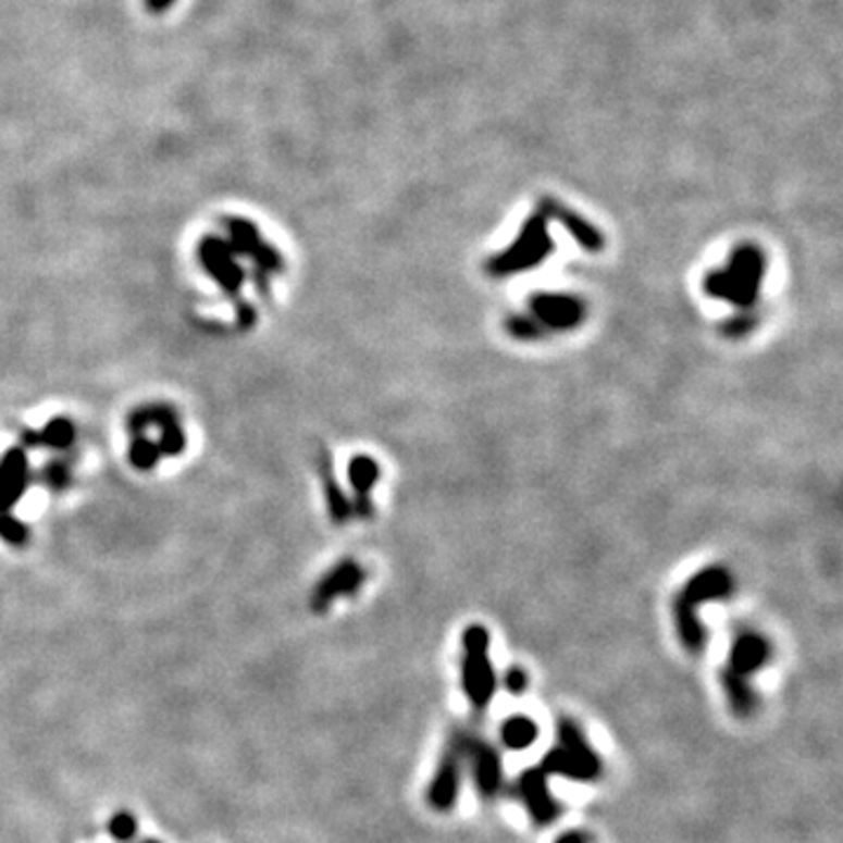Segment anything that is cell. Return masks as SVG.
<instances>
[{
	"instance_id": "cell-11",
	"label": "cell",
	"mask_w": 843,
	"mask_h": 843,
	"mask_svg": "<svg viewBox=\"0 0 843 843\" xmlns=\"http://www.w3.org/2000/svg\"><path fill=\"white\" fill-rule=\"evenodd\" d=\"M771 654H773V647L769 640H766L761 633L745 631L733 640L727 670L749 680L757 670H761L771 661Z\"/></svg>"
},
{
	"instance_id": "cell-13",
	"label": "cell",
	"mask_w": 843,
	"mask_h": 843,
	"mask_svg": "<svg viewBox=\"0 0 843 843\" xmlns=\"http://www.w3.org/2000/svg\"><path fill=\"white\" fill-rule=\"evenodd\" d=\"M722 686H724V696H727L729 708L735 717L749 719L757 712L759 696L747 678H741V674H733L731 670L724 668L722 670Z\"/></svg>"
},
{
	"instance_id": "cell-16",
	"label": "cell",
	"mask_w": 843,
	"mask_h": 843,
	"mask_svg": "<svg viewBox=\"0 0 843 843\" xmlns=\"http://www.w3.org/2000/svg\"><path fill=\"white\" fill-rule=\"evenodd\" d=\"M504 328L520 343H536V340H544L546 335H550L532 314H511L506 319Z\"/></svg>"
},
{
	"instance_id": "cell-17",
	"label": "cell",
	"mask_w": 843,
	"mask_h": 843,
	"mask_svg": "<svg viewBox=\"0 0 843 843\" xmlns=\"http://www.w3.org/2000/svg\"><path fill=\"white\" fill-rule=\"evenodd\" d=\"M757 324H759V314L755 310H741V314H735L722 326V335L731 337V340H741V337L753 333Z\"/></svg>"
},
{
	"instance_id": "cell-4",
	"label": "cell",
	"mask_w": 843,
	"mask_h": 843,
	"mask_svg": "<svg viewBox=\"0 0 843 843\" xmlns=\"http://www.w3.org/2000/svg\"><path fill=\"white\" fill-rule=\"evenodd\" d=\"M467 735L469 733H455L448 741L434 780L429 783L426 802L434 810H438V814H448L457 804L459 788H462V769L467 764Z\"/></svg>"
},
{
	"instance_id": "cell-9",
	"label": "cell",
	"mask_w": 843,
	"mask_h": 843,
	"mask_svg": "<svg viewBox=\"0 0 843 843\" xmlns=\"http://www.w3.org/2000/svg\"><path fill=\"white\" fill-rule=\"evenodd\" d=\"M467 764L473 769V780L483 799H495V796L504 788V771H501V757L497 749L476 739V735H467Z\"/></svg>"
},
{
	"instance_id": "cell-1",
	"label": "cell",
	"mask_w": 843,
	"mask_h": 843,
	"mask_svg": "<svg viewBox=\"0 0 843 843\" xmlns=\"http://www.w3.org/2000/svg\"><path fill=\"white\" fill-rule=\"evenodd\" d=\"M766 274V256L757 244H739L722 270L705 274L703 288L710 298L727 300L739 310H755L761 280Z\"/></svg>"
},
{
	"instance_id": "cell-18",
	"label": "cell",
	"mask_w": 843,
	"mask_h": 843,
	"mask_svg": "<svg viewBox=\"0 0 843 843\" xmlns=\"http://www.w3.org/2000/svg\"><path fill=\"white\" fill-rule=\"evenodd\" d=\"M504 686L506 692L513 696H523L525 689L530 686V678L523 668H509L504 674Z\"/></svg>"
},
{
	"instance_id": "cell-19",
	"label": "cell",
	"mask_w": 843,
	"mask_h": 843,
	"mask_svg": "<svg viewBox=\"0 0 843 843\" xmlns=\"http://www.w3.org/2000/svg\"><path fill=\"white\" fill-rule=\"evenodd\" d=\"M556 843H588V836L584 832H565L556 839Z\"/></svg>"
},
{
	"instance_id": "cell-3",
	"label": "cell",
	"mask_w": 843,
	"mask_h": 843,
	"mask_svg": "<svg viewBox=\"0 0 843 843\" xmlns=\"http://www.w3.org/2000/svg\"><path fill=\"white\" fill-rule=\"evenodd\" d=\"M462 689L467 701L483 710L495 698L497 674L489 661V633L473 623L462 635Z\"/></svg>"
},
{
	"instance_id": "cell-7",
	"label": "cell",
	"mask_w": 843,
	"mask_h": 843,
	"mask_svg": "<svg viewBox=\"0 0 843 843\" xmlns=\"http://www.w3.org/2000/svg\"><path fill=\"white\" fill-rule=\"evenodd\" d=\"M536 766L548 778L560 776L567 780H577V783H593V780L603 776V759L595 755V749L593 753H572V749L562 745H554Z\"/></svg>"
},
{
	"instance_id": "cell-6",
	"label": "cell",
	"mask_w": 843,
	"mask_h": 843,
	"mask_svg": "<svg viewBox=\"0 0 843 843\" xmlns=\"http://www.w3.org/2000/svg\"><path fill=\"white\" fill-rule=\"evenodd\" d=\"M516 792L536 825L546 827L560 818L562 806L556 796L550 794L548 776L540 769V766H530V769L520 773Z\"/></svg>"
},
{
	"instance_id": "cell-8",
	"label": "cell",
	"mask_w": 843,
	"mask_h": 843,
	"mask_svg": "<svg viewBox=\"0 0 843 843\" xmlns=\"http://www.w3.org/2000/svg\"><path fill=\"white\" fill-rule=\"evenodd\" d=\"M733 591H735V584L731 572L722 565H712L689 579L686 586L674 595V600H680L689 609L698 611L701 605L724 600V597L733 595Z\"/></svg>"
},
{
	"instance_id": "cell-10",
	"label": "cell",
	"mask_w": 843,
	"mask_h": 843,
	"mask_svg": "<svg viewBox=\"0 0 843 843\" xmlns=\"http://www.w3.org/2000/svg\"><path fill=\"white\" fill-rule=\"evenodd\" d=\"M363 581H365V570L359 562L355 560L340 562L337 567H333V570L324 577V581L317 586L312 595V607L317 611H326L328 605L337 600V597L359 593Z\"/></svg>"
},
{
	"instance_id": "cell-2",
	"label": "cell",
	"mask_w": 843,
	"mask_h": 843,
	"mask_svg": "<svg viewBox=\"0 0 843 843\" xmlns=\"http://www.w3.org/2000/svg\"><path fill=\"white\" fill-rule=\"evenodd\" d=\"M548 223L550 219L546 216V211L540 207L532 216L520 227L518 237L509 249L499 251L497 256L487 258L485 272L489 277L501 280V277H511V274L518 272H528L536 265H542L544 260L554 253L556 244L554 237L548 233Z\"/></svg>"
},
{
	"instance_id": "cell-15",
	"label": "cell",
	"mask_w": 843,
	"mask_h": 843,
	"mask_svg": "<svg viewBox=\"0 0 843 843\" xmlns=\"http://www.w3.org/2000/svg\"><path fill=\"white\" fill-rule=\"evenodd\" d=\"M349 481L355 485L359 497H368L371 495L373 485L380 481V464L368 455L355 457L349 462Z\"/></svg>"
},
{
	"instance_id": "cell-12",
	"label": "cell",
	"mask_w": 843,
	"mask_h": 843,
	"mask_svg": "<svg viewBox=\"0 0 843 843\" xmlns=\"http://www.w3.org/2000/svg\"><path fill=\"white\" fill-rule=\"evenodd\" d=\"M540 207L546 211V216L550 221L562 223V227L567 230V233H570V237L584 251L600 253L605 249V235L591 221H586L584 216H581V213H577L570 207L556 202V199H550V197L542 199Z\"/></svg>"
},
{
	"instance_id": "cell-14",
	"label": "cell",
	"mask_w": 843,
	"mask_h": 843,
	"mask_svg": "<svg viewBox=\"0 0 843 843\" xmlns=\"http://www.w3.org/2000/svg\"><path fill=\"white\" fill-rule=\"evenodd\" d=\"M536 739H540V727H536V722L530 717L516 715L501 724V743L513 749V753L528 749L530 745H534Z\"/></svg>"
},
{
	"instance_id": "cell-5",
	"label": "cell",
	"mask_w": 843,
	"mask_h": 843,
	"mask_svg": "<svg viewBox=\"0 0 843 843\" xmlns=\"http://www.w3.org/2000/svg\"><path fill=\"white\" fill-rule=\"evenodd\" d=\"M530 314L548 333L574 331L586 319V302L570 294H534L530 298Z\"/></svg>"
}]
</instances>
